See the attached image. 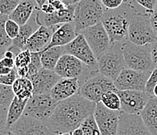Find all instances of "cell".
<instances>
[{"label":"cell","mask_w":157,"mask_h":135,"mask_svg":"<svg viewBox=\"0 0 157 135\" xmlns=\"http://www.w3.org/2000/svg\"><path fill=\"white\" fill-rule=\"evenodd\" d=\"M104 10L100 0H81L78 2L74 8L73 21L77 33L101 22Z\"/></svg>","instance_id":"cell-4"},{"label":"cell","mask_w":157,"mask_h":135,"mask_svg":"<svg viewBox=\"0 0 157 135\" xmlns=\"http://www.w3.org/2000/svg\"><path fill=\"white\" fill-rule=\"evenodd\" d=\"M0 135H16L11 130L10 128L9 127H4V128L0 129Z\"/></svg>","instance_id":"cell-47"},{"label":"cell","mask_w":157,"mask_h":135,"mask_svg":"<svg viewBox=\"0 0 157 135\" xmlns=\"http://www.w3.org/2000/svg\"><path fill=\"white\" fill-rule=\"evenodd\" d=\"M64 54L66 53L63 46H56L43 50L40 52L42 67L54 70L59 59Z\"/></svg>","instance_id":"cell-25"},{"label":"cell","mask_w":157,"mask_h":135,"mask_svg":"<svg viewBox=\"0 0 157 135\" xmlns=\"http://www.w3.org/2000/svg\"><path fill=\"white\" fill-rule=\"evenodd\" d=\"M61 78L54 70L42 68L37 78L33 82L34 95L50 93L53 87Z\"/></svg>","instance_id":"cell-20"},{"label":"cell","mask_w":157,"mask_h":135,"mask_svg":"<svg viewBox=\"0 0 157 135\" xmlns=\"http://www.w3.org/2000/svg\"><path fill=\"white\" fill-rule=\"evenodd\" d=\"M80 34L84 35L97 59L111 47L110 39L102 22L83 30Z\"/></svg>","instance_id":"cell-10"},{"label":"cell","mask_w":157,"mask_h":135,"mask_svg":"<svg viewBox=\"0 0 157 135\" xmlns=\"http://www.w3.org/2000/svg\"><path fill=\"white\" fill-rule=\"evenodd\" d=\"M12 89L16 97L23 100H28L34 95V85L26 77H17L12 85Z\"/></svg>","instance_id":"cell-27"},{"label":"cell","mask_w":157,"mask_h":135,"mask_svg":"<svg viewBox=\"0 0 157 135\" xmlns=\"http://www.w3.org/2000/svg\"><path fill=\"white\" fill-rule=\"evenodd\" d=\"M40 11H42L43 13L45 14H52L55 12L56 9H54V7L51 4L46 2L45 4H43L42 6L40 7Z\"/></svg>","instance_id":"cell-43"},{"label":"cell","mask_w":157,"mask_h":135,"mask_svg":"<svg viewBox=\"0 0 157 135\" xmlns=\"http://www.w3.org/2000/svg\"><path fill=\"white\" fill-rule=\"evenodd\" d=\"M10 128L16 135H53L45 123L25 115Z\"/></svg>","instance_id":"cell-15"},{"label":"cell","mask_w":157,"mask_h":135,"mask_svg":"<svg viewBox=\"0 0 157 135\" xmlns=\"http://www.w3.org/2000/svg\"><path fill=\"white\" fill-rule=\"evenodd\" d=\"M95 107L96 103L77 94L59 102L45 123L53 135L71 133L87 117L94 114Z\"/></svg>","instance_id":"cell-1"},{"label":"cell","mask_w":157,"mask_h":135,"mask_svg":"<svg viewBox=\"0 0 157 135\" xmlns=\"http://www.w3.org/2000/svg\"><path fill=\"white\" fill-rule=\"evenodd\" d=\"M13 69H10V68H8L6 67V66H3V65L2 64V62H0V76L9 74Z\"/></svg>","instance_id":"cell-46"},{"label":"cell","mask_w":157,"mask_h":135,"mask_svg":"<svg viewBox=\"0 0 157 135\" xmlns=\"http://www.w3.org/2000/svg\"><path fill=\"white\" fill-rule=\"evenodd\" d=\"M39 25L36 21V17H31L30 21L26 24L21 26L19 35L13 40L12 45L9 49L12 50L17 55L21 51L24 50L27 41L33 35V33L39 28Z\"/></svg>","instance_id":"cell-22"},{"label":"cell","mask_w":157,"mask_h":135,"mask_svg":"<svg viewBox=\"0 0 157 135\" xmlns=\"http://www.w3.org/2000/svg\"><path fill=\"white\" fill-rule=\"evenodd\" d=\"M128 40L138 45H151L157 40V35L150 22L149 13L135 11L128 28Z\"/></svg>","instance_id":"cell-5"},{"label":"cell","mask_w":157,"mask_h":135,"mask_svg":"<svg viewBox=\"0 0 157 135\" xmlns=\"http://www.w3.org/2000/svg\"><path fill=\"white\" fill-rule=\"evenodd\" d=\"M0 62H2L3 66H6L10 69H14L15 68V61L14 59H9V58L2 57L0 59Z\"/></svg>","instance_id":"cell-44"},{"label":"cell","mask_w":157,"mask_h":135,"mask_svg":"<svg viewBox=\"0 0 157 135\" xmlns=\"http://www.w3.org/2000/svg\"><path fill=\"white\" fill-rule=\"evenodd\" d=\"M63 47L66 54H69L78 58L85 64L98 70L97 58L83 35L78 34V36L71 43Z\"/></svg>","instance_id":"cell-14"},{"label":"cell","mask_w":157,"mask_h":135,"mask_svg":"<svg viewBox=\"0 0 157 135\" xmlns=\"http://www.w3.org/2000/svg\"><path fill=\"white\" fill-rule=\"evenodd\" d=\"M5 29L7 35L10 37V38L13 40L19 35L21 26L18 24L17 23H16L15 21L9 18L6 22Z\"/></svg>","instance_id":"cell-35"},{"label":"cell","mask_w":157,"mask_h":135,"mask_svg":"<svg viewBox=\"0 0 157 135\" xmlns=\"http://www.w3.org/2000/svg\"><path fill=\"white\" fill-rule=\"evenodd\" d=\"M79 126L83 131L84 135H101L94 114L87 117Z\"/></svg>","instance_id":"cell-30"},{"label":"cell","mask_w":157,"mask_h":135,"mask_svg":"<svg viewBox=\"0 0 157 135\" xmlns=\"http://www.w3.org/2000/svg\"><path fill=\"white\" fill-rule=\"evenodd\" d=\"M151 55L154 64H157V40L151 44Z\"/></svg>","instance_id":"cell-45"},{"label":"cell","mask_w":157,"mask_h":135,"mask_svg":"<svg viewBox=\"0 0 157 135\" xmlns=\"http://www.w3.org/2000/svg\"><path fill=\"white\" fill-rule=\"evenodd\" d=\"M74 8L75 5L67 6L63 9L55 11L52 14L43 13L38 9L35 15L36 21L39 26L43 25L47 28H53L67 23L73 22L74 17Z\"/></svg>","instance_id":"cell-16"},{"label":"cell","mask_w":157,"mask_h":135,"mask_svg":"<svg viewBox=\"0 0 157 135\" xmlns=\"http://www.w3.org/2000/svg\"><path fill=\"white\" fill-rule=\"evenodd\" d=\"M80 83L77 78H61L50 92L54 100L59 102L79 93Z\"/></svg>","instance_id":"cell-19"},{"label":"cell","mask_w":157,"mask_h":135,"mask_svg":"<svg viewBox=\"0 0 157 135\" xmlns=\"http://www.w3.org/2000/svg\"><path fill=\"white\" fill-rule=\"evenodd\" d=\"M54 71L62 78H77L80 86L88 78L99 73L98 69L85 64L78 58L69 54H64L61 56Z\"/></svg>","instance_id":"cell-6"},{"label":"cell","mask_w":157,"mask_h":135,"mask_svg":"<svg viewBox=\"0 0 157 135\" xmlns=\"http://www.w3.org/2000/svg\"><path fill=\"white\" fill-rule=\"evenodd\" d=\"M40 69H41L40 68H38L35 64H33L32 62H31V64L28 66V71L26 78H28V80H30L33 83L38 77Z\"/></svg>","instance_id":"cell-39"},{"label":"cell","mask_w":157,"mask_h":135,"mask_svg":"<svg viewBox=\"0 0 157 135\" xmlns=\"http://www.w3.org/2000/svg\"><path fill=\"white\" fill-rule=\"evenodd\" d=\"M35 2H36V4L38 5V6L39 7V9H40V7L42 6L43 4H45V2H47V0H34Z\"/></svg>","instance_id":"cell-51"},{"label":"cell","mask_w":157,"mask_h":135,"mask_svg":"<svg viewBox=\"0 0 157 135\" xmlns=\"http://www.w3.org/2000/svg\"><path fill=\"white\" fill-rule=\"evenodd\" d=\"M100 102H102V104L105 107L110 110H121V99H120L119 95H117V92H113V91L107 92L102 96Z\"/></svg>","instance_id":"cell-29"},{"label":"cell","mask_w":157,"mask_h":135,"mask_svg":"<svg viewBox=\"0 0 157 135\" xmlns=\"http://www.w3.org/2000/svg\"><path fill=\"white\" fill-rule=\"evenodd\" d=\"M121 111L107 109L102 102L96 103L94 117L95 119L101 135H117Z\"/></svg>","instance_id":"cell-13"},{"label":"cell","mask_w":157,"mask_h":135,"mask_svg":"<svg viewBox=\"0 0 157 135\" xmlns=\"http://www.w3.org/2000/svg\"><path fill=\"white\" fill-rule=\"evenodd\" d=\"M9 16L0 14V56L3 55L4 52L12 45L13 40L7 35L5 29V24Z\"/></svg>","instance_id":"cell-28"},{"label":"cell","mask_w":157,"mask_h":135,"mask_svg":"<svg viewBox=\"0 0 157 135\" xmlns=\"http://www.w3.org/2000/svg\"><path fill=\"white\" fill-rule=\"evenodd\" d=\"M153 97L157 98V85H155L153 88Z\"/></svg>","instance_id":"cell-52"},{"label":"cell","mask_w":157,"mask_h":135,"mask_svg":"<svg viewBox=\"0 0 157 135\" xmlns=\"http://www.w3.org/2000/svg\"><path fill=\"white\" fill-rule=\"evenodd\" d=\"M7 112H8L7 106H0V129L6 126Z\"/></svg>","instance_id":"cell-40"},{"label":"cell","mask_w":157,"mask_h":135,"mask_svg":"<svg viewBox=\"0 0 157 135\" xmlns=\"http://www.w3.org/2000/svg\"><path fill=\"white\" fill-rule=\"evenodd\" d=\"M78 35L74 22L59 25L53 32L50 42L45 49L56 46H65L71 43Z\"/></svg>","instance_id":"cell-21"},{"label":"cell","mask_w":157,"mask_h":135,"mask_svg":"<svg viewBox=\"0 0 157 135\" xmlns=\"http://www.w3.org/2000/svg\"><path fill=\"white\" fill-rule=\"evenodd\" d=\"M155 85H157V66H155L152 71L150 75L148 77V79L145 84V90L147 95L150 98L153 97V88Z\"/></svg>","instance_id":"cell-34"},{"label":"cell","mask_w":157,"mask_h":135,"mask_svg":"<svg viewBox=\"0 0 157 135\" xmlns=\"http://www.w3.org/2000/svg\"><path fill=\"white\" fill-rule=\"evenodd\" d=\"M47 2L51 4L54 7V9H56V11L63 9L67 6L63 2V0H47Z\"/></svg>","instance_id":"cell-42"},{"label":"cell","mask_w":157,"mask_h":135,"mask_svg":"<svg viewBox=\"0 0 157 135\" xmlns=\"http://www.w3.org/2000/svg\"><path fill=\"white\" fill-rule=\"evenodd\" d=\"M28 100H23L14 96L8 107L6 126L10 127L24 115Z\"/></svg>","instance_id":"cell-26"},{"label":"cell","mask_w":157,"mask_h":135,"mask_svg":"<svg viewBox=\"0 0 157 135\" xmlns=\"http://www.w3.org/2000/svg\"><path fill=\"white\" fill-rule=\"evenodd\" d=\"M142 121L152 135H157V98H151L141 113Z\"/></svg>","instance_id":"cell-24"},{"label":"cell","mask_w":157,"mask_h":135,"mask_svg":"<svg viewBox=\"0 0 157 135\" xmlns=\"http://www.w3.org/2000/svg\"><path fill=\"white\" fill-rule=\"evenodd\" d=\"M150 15V22L152 24V28H153L154 31H155V35H157V4L152 12L149 13Z\"/></svg>","instance_id":"cell-41"},{"label":"cell","mask_w":157,"mask_h":135,"mask_svg":"<svg viewBox=\"0 0 157 135\" xmlns=\"http://www.w3.org/2000/svg\"><path fill=\"white\" fill-rule=\"evenodd\" d=\"M59 26L47 28L43 25H41L28 38L24 49H28L31 52H42L48 46L52 38V34L57 27Z\"/></svg>","instance_id":"cell-18"},{"label":"cell","mask_w":157,"mask_h":135,"mask_svg":"<svg viewBox=\"0 0 157 135\" xmlns=\"http://www.w3.org/2000/svg\"><path fill=\"white\" fill-rule=\"evenodd\" d=\"M14 96L12 86L0 84V106L9 107Z\"/></svg>","instance_id":"cell-32"},{"label":"cell","mask_w":157,"mask_h":135,"mask_svg":"<svg viewBox=\"0 0 157 135\" xmlns=\"http://www.w3.org/2000/svg\"><path fill=\"white\" fill-rule=\"evenodd\" d=\"M15 69L28 67L31 62V52L28 49L21 51L16 55L15 59Z\"/></svg>","instance_id":"cell-31"},{"label":"cell","mask_w":157,"mask_h":135,"mask_svg":"<svg viewBox=\"0 0 157 135\" xmlns=\"http://www.w3.org/2000/svg\"><path fill=\"white\" fill-rule=\"evenodd\" d=\"M121 49L127 68L143 72H151L155 68L151 45H138L128 39L122 43Z\"/></svg>","instance_id":"cell-3"},{"label":"cell","mask_w":157,"mask_h":135,"mask_svg":"<svg viewBox=\"0 0 157 135\" xmlns=\"http://www.w3.org/2000/svg\"><path fill=\"white\" fill-rule=\"evenodd\" d=\"M35 9H40L34 0H21L15 9L10 14L9 18L17 23L20 26L26 24Z\"/></svg>","instance_id":"cell-23"},{"label":"cell","mask_w":157,"mask_h":135,"mask_svg":"<svg viewBox=\"0 0 157 135\" xmlns=\"http://www.w3.org/2000/svg\"><path fill=\"white\" fill-rule=\"evenodd\" d=\"M121 45L122 43L112 44L109 50L97 59L99 73L113 82L121 71L126 68Z\"/></svg>","instance_id":"cell-7"},{"label":"cell","mask_w":157,"mask_h":135,"mask_svg":"<svg viewBox=\"0 0 157 135\" xmlns=\"http://www.w3.org/2000/svg\"><path fill=\"white\" fill-rule=\"evenodd\" d=\"M71 133H72L73 135H84L83 131H82V130H81L80 126L77 127L76 129H74Z\"/></svg>","instance_id":"cell-50"},{"label":"cell","mask_w":157,"mask_h":135,"mask_svg":"<svg viewBox=\"0 0 157 135\" xmlns=\"http://www.w3.org/2000/svg\"><path fill=\"white\" fill-rule=\"evenodd\" d=\"M105 9H115L119 8L128 0H100Z\"/></svg>","instance_id":"cell-37"},{"label":"cell","mask_w":157,"mask_h":135,"mask_svg":"<svg viewBox=\"0 0 157 135\" xmlns=\"http://www.w3.org/2000/svg\"><path fill=\"white\" fill-rule=\"evenodd\" d=\"M117 135H152L145 125L139 115H129L122 113L120 115Z\"/></svg>","instance_id":"cell-17"},{"label":"cell","mask_w":157,"mask_h":135,"mask_svg":"<svg viewBox=\"0 0 157 135\" xmlns=\"http://www.w3.org/2000/svg\"><path fill=\"white\" fill-rule=\"evenodd\" d=\"M58 103L52 99L50 93L33 95L28 99L24 115L45 123L52 116Z\"/></svg>","instance_id":"cell-9"},{"label":"cell","mask_w":157,"mask_h":135,"mask_svg":"<svg viewBox=\"0 0 157 135\" xmlns=\"http://www.w3.org/2000/svg\"><path fill=\"white\" fill-rule=\"evenodd\" d=\"M137 3L145 8L147 13L152 12L157 4V0H135Z\"/></svg>","instance_id":"cell-38"},{"label":"cell","mask_w":157,"mask_h":135,"mask_svg":"<svg viewBox=\"0 0 157 135\" xmlns=\"http://www.w3.org/2000/svg\"><path fill=\"white\" fill-rule=\"evenodd\" d=\"M121 103V112L129 115H141L151 99L142 91L117 90Z\"/></svg>","instance_id":"cell-12"},{"label":"cell","mask_w":157,"mask_h":135,"mask_svg":"<svg viewBox=\"0 0 157 135\" xmlns=\"http://www.w3.org/2000/svg\"><path fill=\"white\" fill-rule=\"evenodd\" d=\"M21 0H0V14L10 16Z\"/></svg>","instance_id":"cell-33"},{"label":"cell","mask_w":157,"mask_h":135,"mask_svg":"<svg viewBox=\"0 0 157 135\" xmlns=\"http://www.w3.org/2000/svg\"><path fill=\"white\" fill-rule=\"evenodd\" d=\"M15 56L16 54L12 50H10V49L6 50L3 54V57L9 58V59H15Z\"/></svg>","instance_id":"cell-48"},{"label":"cell","mask_w":157,"mask_h":135,"mask_svg":"<svg viewBox=\"0 0 157 135\" xmlns=\"http://www.w3.org/2000/svg\"><path fill=\"white\" fill-rule=\"evenodd\" d=\"M151 72H143L124 68L114 81L117 90L142 91L145 92V84Z\"/></svg>","instance_id":"cell-11"},{"label":"cell","mask_w":157,"mask_h":135,"mask_svg":"<svg viewBox=\"0 0 157 135\" xmlns=\"http://www.w3.org/2000/svg\"><path fill=\"white\" fill-rule=\"evenodd\" d=\"M109 91L117 92L114 82L98 73L89 77L80 87L79 95L94 103L101 102L102 96Z\"/></svg>","instance_id":"cell-8"},{"label":"cell","mask_w":157,"mask_h":135,"mask_svg":"<svg viewBox=\"0 0 157 135\" xmlns=\"http://www.w3.org/2000/svg\"><path fill=\"white\" fill-rule=\"evenodd\" d=\"M17 74L16 72V69H13L9 74L2 75L0 76V84L7 85V86H12L13 84L17 78Z\"/></svg>","instance_id":"cell-36"},{"label":"cell","mask_w":157,"mask_h":135,"mask_svg":"<svg viewBox=\"0 0 157 135\" xmlns=\"http://www.w3.org/2000/svg\"><path fill=\"white\" fill-rule=\"evenodd\" d=\"M135 11L133 4L128 2L117 9L104 10L101 22L109 35L111 45L128 40L130 21Z\"/></svg>","instance_id":"cell-2"},{"label":"cell","mask_w":157,"mask_h":135,"mask_svg":"<svg viewBox=\"0 0 157 135\" xmlns=\"http://www.w3.org/2000/svg\"><path fill=\"white\" fill-rule=\"evenodd\" d=\"M81 0H63V2L66 6H72L76 5L78 2H79Z\"/></svg>","instance_id":"cell-49"},{"label":"cell","mask_w":157,"mask_h":135,"mask_svg":"<svg viewBox=\"0 0 157 135\" xmlns=\"http://www.w3.org/2000/svg\"><path fill=\"white\" fill-rule=\"evenodd\" d=\"M56 135H73L72 133H59V134Z\"/></svg>","instance_id":"cell-53"}]
</instances>
